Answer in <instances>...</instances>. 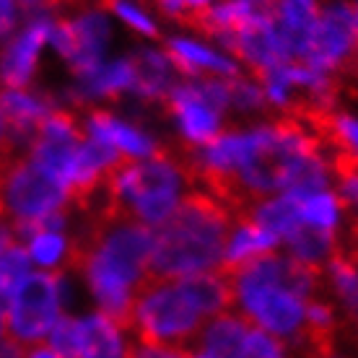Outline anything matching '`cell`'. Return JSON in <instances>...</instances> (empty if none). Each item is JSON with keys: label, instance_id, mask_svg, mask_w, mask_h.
Masks as SVG:
<instances>
[{"label": "cell", "instance_id": "6da1fadb", "mask_svg": "<svg viewBox=\"0 0 358 358\" xmlns=\"http://www.w3.org/2000/svg\"><path fill=\"white\" fill-rule=\"evenodd\" d=\"M151 255V226L127 215L83 213L68 268L83 275L99 312L127 324L135 296L148 280Z\"/></svg>", "mask_w": 358, "mask_h": 358}, {"label": "cell", "instance_id": "7a4b0ae2", "mask_svg": "<svg viewBox=\"0 0 358 358\" xmlns=\"http://www.w3.org/2000/svg\"><path fill=\"white\" fill-rule=\"evenodd\" d=\"M231 309L252 327L304 345L306 304L320 291V270L283 255H262L229 275Z\"/></svg>", "mask_w": 358, "mask_h": 358}, {"label": "cell", "instance_id": "3957f363", "mask_svg": "<svg viewBox=\"0 0 358 358\" xmlns=\"http://www.w3.org/2000/svg\"><path fill=\"white\" fill-rule=\"evenodd\" d=\"M231 309V280L221 270L192 278H148L127 317L135 338L185 348L213 317Z\"/></svg>", "mask_w": 358, "mask_h": 358}, {"label": "cell", "instance_id": "277c9868", "mask_svg": "<svg viewBox=\"0 0 358 358\" xmlns=\"http://www.w3.org/2000/svg\"><path fill=\"white\" fill-rule=\"evenodd\" d=\"M236 215L206 189H192L153 234L148 278L177 280L221 268Z\"/></svg>", "mask_w": 358, "mask_h": 358}, {"label": "cell", "instance_id": "5b68a950", "mask_svg": "<svg viewBox=\"0 0 358 358\" xmlns=\"http://www.w3.org/2000/svg\"><path fill=\"white\" fill-rule=\"evenodd\" d=\"M71 299L73 291L60 273H31L6 301V335L24 348L45 345L47 335L71 306Z\"/></svg>", "mask_w": 358, "mask_h": 358}, {"label": "cell", "instance_id": "8992f818", "mask_svg": "<svg viewBox=\"0 0 358 358\" xmlns=\"http://www.w3.org/2000/svg\"><path fill=\"white\" fill-rule=\"evenodd\" d=\"M162 107L174 120L185 148H203L221 135L224 112L231 109L229 78L177 83Z\"/></svg>", "mask_w": 358, "mask_h": 358}, {"label": "cell", "instance_id": "52a82bcc", "mask_svg": "<svg viewBox=\"0 0 358 358\" xmlns=\"http://www.w3.org/2000/svg\"><path fill=\"white\" fill-rule=\"evenodd\" d=\"M109 36H112L109 18L101 10L83 6L71 13L55 16L50 45L78 76L104 63Z\"/></svg>", "mask_w": 358, "mask_h": 358}, {"label": "cell", "instance_id": "ba28073f", "mask_svg": "<svg viewBox=\"0 0 358 358\" xmlns=\"http://www.w3.org/2000/svg\"><path fill=\"white\" fill-rule=\"evenodd\" d=\"M356 29H353V8L350 0H330L312 29V36L306 42V50L301 55V63L314 71L345 73L353 65L356 57Z\"/></svg>", "mask_w": 358, "mask_h": 358}, {"label": "cell", "instance_id": "9c48e42d", "mask_svg": "<svg viewBox=\"0 0 358 358\" xmlns=\"http://www.w3.org/2000/svg\"><path fill=\"white\" fill-rule=\"evenodd\" d=\"M83 143V125L68 109H55L34 133L27 148V159L60 182L68 192L76 177V162Z\"/></svg>", "mask_w": 358, "mask_h": 358}, {"label": "cell", "instance_id": "30bf717a", "mask_svg": "<svg viewBox=\"0 0 358 358\" xmlns=\"http://www.w3.org/2000/svg\"><path fill=\"white\" fill-rule=\"evenodd\" d=\"M221 45L229 47L234 57L250 65L255 78H262L268 71L294 60L286 34L270 16V10H257L236 34L226 36Z\"/></svg>", "mask_w": 358, "mask_h": 358}, {"label": "cell", "instance_id": "8fae6325", "mask_svg": "<svg viewBox=\"0 0 358 358\" xmlns=\"http://www.w3.org/2000/svg\"><path fill=\"white\" fill-rule=\"evenodd\" d=\"M55 16L50 10L31 13L29 21L0 47V81L6 89H27L39 65V55L52 34Z\"/></svg>", "mask_w": 358, "mask_h": 358}, {"label": "cell", "instance_id": "7c38bea8", "mask_svg": "<svg viewBox=\"0 0 358 358\" xmlns=\"http://www.w3.org/2000/svg\"><path fill=\"white\" fill-rule=\"evenodd\" d=\"M81 125H83V133L89 135V138L109 145V148H115L127 162L151 159V156L164 151V145L156 143V138L151 133H145L138 122H125V120L115 117L107 109H94V112H89Z\"/></svg>", "mask_w": 358, "mask_h": 358}, {"label": "cell", "instance_id": "4fadbf2b", "mask_svg": "<svg viewBox=\"0 0 358 358\" xmlns=\"http://www.w3.org/2000/svg\"><path fill=\"white\" fill-rule=\"evenodd\" d=\"M135 335L125 322L104 312L78 314V341L73 358H130Z\"/></svg>", "mask_w": 358, "mask_h": 358}, {"label": "cell", "instance_id": "5bb4252c", "mask_svg": "<svg viewBox=\"0 0 358 358\" xmlns=\"http://www.w3.org/2000/svg\"><path fill=\"white\" fill-rule=\"evenodd\" d=\"M55 109H57L55 101L29 89L0 91V112L6 117V125H8V141L21 153H27L34 133Z\"/></svg>", "mask_w": 358, "mask_h": 358}, {"label": "cell", "instance_id": "9a60e30c", "mask_svg": "<svg viewBox=\"0 0 358 358\" xmlns=\"http://www.w3.org/2000/svg\"><path fill=\"white\" fill-rule=\"evenodd\" d=\"M166 55L171 65L182 71L187 78L203 76V78H236L242 76L239 63L229 55L218 52L213 47L203 45L189 36H169L166 39Z\"/></svg>", "mask_w": 358, "mask_h": 358}, {"label": "cell", "instance_id": "2e32d148", "mask_svg": "<svg viewBox=\"0 0 358 358\" xmlns=\"http://www.w3.org/2000/svg\"><path fill=\"white\" fill-rule=\"evenodd\" d=\"M133 60V96L141 99L148 107H162L169 91L177 86L174 83V65H171L169 55L151 50V47H141L138 52L130 55Z\"/></svg>", "mask_w": 358, "mask_h": 358}, {"label": "cell", "instance_id": "e0dca14e", "mask_svg": "<svg viewBox=\"0 0 358 358\" xmlns=\"http://www.w3.org/2000/svg\"><path fill=\"white\" fill-rule=\"evenodd\" d=\"M257 10L260 8H255L247 0H221V3H213L206 8L189 10L187 18H185V27L224 42L226 36L236 34Z\"/></svg>", "mask_w": 358, "mask_h": 358}, {"label": "cell", "instance_id": "ac0fdd59", "mask_svg": "<svg viewBox=\"0 0 358 358\" xmlns=\"http://www.w3.org/2000/svg\"><path fill=\"white\" fill-rule=\"evenodd\" d=\"M278 239L270 231H265L262 226H257L252 218H239L236 226L229 234V242L224 250V260H221V273L231 275L239 268H244L247 262L257 260L262 255H270L275 250Z\"/></svg>", "mask_w": 358, "mask_h": 358}, {"label": "cell", "instance_id": "d6986e66", "mask_svg": "<svg viewBox=\"0 0 358 358\" xmlns=\"http://www.w3.org/2000/svg\"><path fill=\"white\" fill-rule=\"evenodd\" d=\"M270 16L275 18L280 31L286 34L294 57H301L306 42L312 36V29L320 18V0H275L270 6Z\"/></svg>", "mask_w": 358, "mask_h": 358}, {"label": "cell", "instance_id": "ffe728a7", "mask_svg": "<svg viewBox=\"0 0 358 358\" xmlns=\"http://www.w3.org/2000/svg\"><path fill=\"white\" fill-rule=\"evenodd\" d=\"M250 332V322L236 312H224L213 317L200 332V348L218 358H244V341Z\"/></svg>", "mask_w": 358, "mask_h": 358}, {"label": "cell", "instance_id": "44dd1931", "mask_svg": "<svg viewBox=\"0 0 358 358\" xmlns=\"http://www.w3.org/2000/svg\"><path fill=\"white\" fill-rule=\"evenodd\" d=\"M327 288L341 312L358 324V255L338 247L327 260Z\"/></svg>", "mask_w": 358, "mask_h": 358}, {"label": "cell", "instance_id": "7402d4cb", "mask_svg": "<svg viewBox=\"0 0 358 358\" xmlns=\"http://www.w3.org/2000/svg\"><path fill=\"white\" fill-rule=\"evenodd\" d=\"M283 242L288 244V252H291L294 260L304 262V265L317 270L338 252V234L324 231V229H314V226L306 224L296 226Z\"/></svg>", "mask_w": 358, "mask_h": 358}, {"label": "cell", "instance_id": "603a6c76", "mask_svg": "<svg viewBox=\"0 0 358 358\" xmlns=\"http://www.w3.org/2000/svg\"><path fill=\"white\" fill-rule=\"evenodd\" d=\"M294 200H296V206H299V218H301V224L314 226V229H324V231H338L343 203L335 192L322 189V192L301 195V197H294Z\"/></svg>", "mask_w": 358, "mask_h": 358}, {"label": "cell", "instance_id": "cb8c5ba5", "mask_svg": "<svg viewBox=\"0 0 358 358\" xmlns=\"http://www.w3.org/2000/svg\"><path fill=\"white\" fill-rule=\"evenodd\" d=\"M29 242V260L45 270H60L68 265L71 257V242L63 231H52V229H39L27 239Z\"/></svg>", "mask_w": 358, "mask_h": 358}, {"label": "cell", "instance_id": "d4e9b609", "mask_svg": "<svg viewBox=\"0 0 358 358\" xmlns=\"http://www.w3.org/2000/svg\"><path fill=\"white\" fill-rule=\"evenodd\" d=\"M29 275H31V260H29V252L24 247L13 244L10 250L0 255V301H3V306Z\"/></svg>", "mask_w": 358, "mask_h": 358}, {"label": "cell", "instance_id": "484cf974", "mask_svg": "<svg viewBox=\"0 0 358 358\" xmlns=\"http://www.w3.org/2000/svg\"><path fill=\"white\" fill-rule=\"evenodd\" d=\"M229 94H231V109L242 112V115H257V112L268 107L262 83L255 76L229 78Z\"/></svg>", "mask_w": 358, "mask_h": 358}, {"label": "cell", "instance_id": "4316f807", "mask_svg": "<svg viewBox=\"0 0 358 358\" xmlns=\"http://www.w3.org/2000/svg\"><path fill=\"white\" fill-rule=\"evenodd\" d=\"M244 358H294V348L286 341L250 324L244 341Z\"/></svg>", "mask_w": 358, "mask_h": 358}, {"label": "cell", "instance_id": "83f0119b", "mask_svg": "<svg viewBox=\"0 0 358 358\" xmlns=\"http://www.w3.org/2000/svg\"><path fill=\"white\" fill-rule=\"evenodd\" d=\"M104 8L115 10V16L122 18L127 27L135 29L138 34L148 36V39H156V36H159V27H156L153 16L145 8H141L135 0H107Z\"/></svg>", "mask_w": 358, "mask_h": 358}, {"label": "cell", "instance_id": "f1b7e54d", "mask_svg": "<svg viewBox=\"0 0 358 358\" xmlns=\"http://www.w3.org/2000/svg\"><path fill=\"white\" fill-rule=\"evenodd\" d=\"M185 356H187V350L179 348V345L141 341V338H135L133 348H130V358H185Z\"/></svg>", "mask_w": 358, "mask_h": 358}, {"label": "cell", "instance_id": "f546056e", "mask_svg": "<svg viewBox=\"0 0 358 358\" xmlns=\"http://www.w3.org/2000/svg\"><path fill=\"white\" fill-rule=\"evenodd\" d=\"M18 10H21V6H18L16 0H0V47L6 45V39L16 29Z\"/></svg>", "mask_w": 358, "mask_h": 358}, {"label": "cell", "instance_id": "4dcf8cb0", "mask_svg": "<svg viewBox=\"0 0 358 358\" xmlns=\"http://www.w3.org/2000/svg\"><path fill=\"white\" fill-rule=\"evenodd\" d=\"M24 356H27V348L21 343L10 341V338H6V341L0 343V358H24Z\"/></svg>", "mask_w": 358, "mask_h": 358}, {"label": "cell", "instance_id": "1f68e13d", "mask_svg": "<svg viewBox=\"0 0 358 358\" xmlns=\"http://www.w3.org/2000/svg\"><path fill=\"white\" fill-rule=\"evenodd\" d=\"M16 244V231H13V226L8 221H0V255L6 250H10Z\"/></svg>", "mask_w": 358, "mask_h": 358}, {"label": "cell", "instance_id": "d6a6232c", "mask_svg": "<svg viewBox=\"0 0 358 358\" xmlns=\"http://www.w3.org/2000/svg\"><path fill=\"white\" fill-rule=\"evenodd\" d=\"M24 358H60L50 345H34V348H27V356Z\"/></svg>", "mask_w": 358, "mask_h": 358}, {"label": "cell", "instance_id": "836d02e7", "mask_svg": "<svg viewBox=\"0 0 358 358\" xmlns=\"http://www.w3.org/2000/svg\"><path fill=\"white\" fill-rule=\"evenodd\" d=\"M8 148H13V145H10V141H8V125H6V117H3V112H0V153L8 151ZM13 151H16V148H13Z\"/></svg>", "mask_w": 358, "mask_h": 358}, {"label": "cell", "instance_id": "e575fe53", "mask_svg": "<svg viewBox=\"0 0 358 358\" xmlns=\"http://www.w3.org/2000/svg\"><path fill=\"white\" fill-rule=\"evenodd\" d=\"M8 335H6V306H3V301H0V343L6 341Z\"/></svg>", "mask_w": 358, "mask_h": 358}, {"label": "cell", "instance_id": "d590c367", "mask_svg": "<svg viewBox=\"0 0 358 358\" xmlns=\"http://www.w3.org/2000/svg\"><path fill=\"white\" fill-rule=\"evenodd\" d=\"M185 6H187L189 10H195V8H206V6H210V0H182Z\"/></svg>", "mask_w": 358, "mask_h": 358}, {"label": "cell", "instance_id": "8d00e7d4", "mask_svg": "<svg viewBox=\"0 0 358 358\" xmlns=\"http://www.w3.org/2000/svg\"><path fill=\"white\" fill-rule=\"evenodd\" d=\"M185 358H218V356H213V353H208V350H203V348H197V350H189Z\"/></svg>", "mask_w": 358, "mask_h": 358}, {"label": "cell", "instance_id": "74e56055", "mask_svg": "<svg viewBox=\"0 0 358 358\" xmlns=\"http://www.w3.org/2000/svg\"><path fill=\"white\" fill-rule=\"evenodd\" d=\"M247 3H252V6H255V8H260V10H268L270 6H273V3H275V0H247Z\"/></svg>", "mask_w": 358, "mask_h": 358}, {"label": "cell", "instance_id": "f35d334b", "mask_svg": "<svg viewBox=\"0 0 358 358\" xmlns=\"http://www.w3.org/2000/svg\"><path fill=\"white\" fill-rule=\"evenodd\" d=\"M348 73H353V76L358 78V47H356V57H353V65L348 68Z\"/></svg>", "mask_w": 358, "mask_h": 358}, {"label": "cell", "instance_id": "ab89813d", "mask_svg": "<svg viewBox=\"0 0 358 358\" xmlns=\"http://www.w3.org/2000/svg\"><path fill=\"white\" fill-rule=\"evenodd\" d=\"M104 3H107V0H101V6H104Z\"/></svg>", "mask_w": 358, "mask_h": 358}]
</instances>
